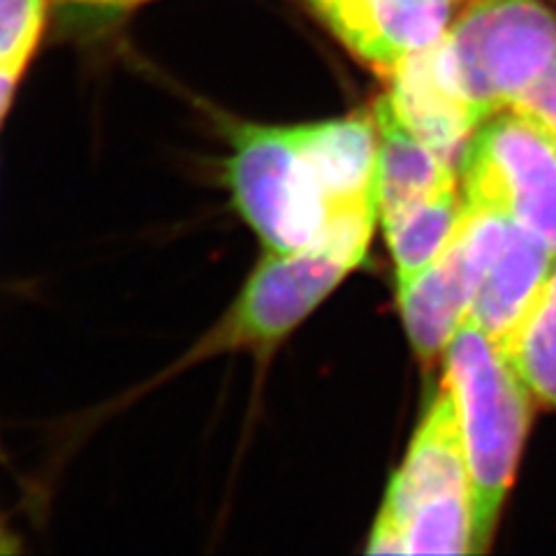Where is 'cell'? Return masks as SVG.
I'll return each mask as SVG.
<instances>
[{"instance_id":"obj_13","label":"cell","mask_w":556,"mask_h":556,"mask_svg":"<svg viewBox=\"0 0 556 556\" xmlns=\"http://www.w3.org/2000/svg\"><path fill=\"white\" fill-rule=\"evenodd\" d=\"M501 345L533 399L556 410V257Z\"/></svg>"},{"instance_id":"obj_17","label":"cell","mask_w":556,"mask_h":556,"mask_svg":"<svg viewBox=\"0 0 556 556\" xmlns=\"http://www.w3.org/2000/svg\"><path fill=\"white\" fill-rule=\"evenodd\" d=\"M22 549H24L22 535L10 527V521L5 519V515L0 513V556L20 554Z\"/></svg>"},{"instance_id":"obj_19","label":"cell","mask_w":556,"mask_h":556,"mask_svg":"<svg viewBox=\"0 0 556 556\" xmlns=\"http://www.w3.org/2000/svg\"><path fill=\"white\" fill-rule=\"evenodd\" d=\"M311 3H313V8H316V5H320V3H323V0H311Z\"/></svg>"},{"instance_id":"obj_12","label":"cell","mask_w":556,"mask_h":556,"mask_svg":"<svg viewBox=\"0 0 556 556\" xmlns=\"http://www.w3.org/2000/svg\"><path fill=\"white\" fill-rule=\"evenodd\" d=\"M464 208V195H459L457 186H450L404 208L402 214L380 220L394 260L396 290L408 286L445 251Z\"/></svg>"},{"instance_id":"obj_10","label":"cell","mask_w":556,"mask_h":556,"mask_svg":"<svg viewBox=\"0 0 556 556\" xmlns=\"http://www.w3.org/2000/svg\"><path fill=\"white\" fill-rule=\"evenodd\" d=\"M554 257L541 237L510 220L484 267L466 320L503 343L545 281Z\"/></svg>"},{"instance_id":"obj_20","label":"cell","mask_w":556,"mask_h":556,"mask_svg":"<svg viewBox=\"0 0 556 556\" xmlns=\"http://www.w3.org/2000/svg\"><path fill=\"white\" fill-rule=\"evenodd\" d=\"M457 3H462V0H457Z\"/></svg>"},{"instance_id":"obj_3","label":"cell","mask_w":556,"mask_h":556,"mask_svg":"<svg viewBox=\"0 0 556 556\" xmlns=\"http://www.w3.org/2000/svg\"><path fill=\"white\" fill-rule=\"evenodd\" d=\"M378 204L339 214L306 247L267 251L220 323L193 351L195 357L230 351L267 353L316 311L367 257Z\"/></svg>"},{"instance_id":"obj_6","label":"cell","mask_w":556,"mask_h":556,"mask_svg":"<svg viewBox=\"0 0 556 556\" xmlns=\"http://www.w3.org/2000/svg\"><path fill=\"white\" fill-rule=\"evenodd\" d=\"M459 174L468 206L508 216L556 253V135L501 110L468 139Z\"/></svg>"},{"instance_id":"obj_11","label":"cell","mask_w":556,"mask_h":556,"mask_svg":"<svg viewBox=\"0 0 556 556\" xmlns=\"http://www.w3.org/2000/svg\"><path fill=\"white\" fill-rule=\"evenodd\" d=\"M376 126V202L378 218L402 214L443 188L457 186V167L425 144L386 100L374 108Z\"/></svg>"},{"instance_id":"obj_8","label":"cell","mask_w":556,"mask_h":556,"mask_svg":"<svg viewBox=\"0 0 556 556\" xmlns=\"http://www.w3.org/2000/svg\"><path fill=\"white\" fill-rule=\"evenodd\" d=\"M388 77L390 89L382 100L406 128L459 169L468 139L484 118L462 91L445 35L399 63Z\"/></svg>"},{"instance_id":"obj_9","label":"cell","mask_w":556,"mask_h":556,"mask_svg":"<svg viewBox=\"0 0 556 556\" xmlns=\"http://www.w3.org/2000/svg\"><path fill=\"white\" fill-rule=\"evenodd\" d=\"M457 0H325L318 14L355 56L378 73L441 40Z\"/></svg>"},{"instance_id":"obj_18","label":"cell","mask_w":556,"mask_h":556,"mask_svg":"<svg viewBox=\"0 0 556 556\" xmlns=\"http://www.w3.org/2000/svg\"><path fill=\"white\" fill-rule=\"evenodd\" d=\"M73 3H89V5H132L142 0H73Z\"/></svg>"},{"instance_id":"obj_7","label":"cell","mask_w":556,"mask_h":556,"mask_svg":"<svg viewBox=\"0 0 556 556\" xmlns=\"http://www.w3.org/2000/svg\"><path fill=\"white\" fill-rule=\"evenodd\" d=\"M508 223V216L466 204L445 251L408 286L399 288V308L420 359L431 362L445 353L466 323L484 267Z\"/></svg>"},{"instance_id":"obj_16","label":"cell","mask_w":556,"mask_h":556,"mask_svg":"<svg viewBox=\"0 0 556 556\" xmlns=\"http://www.w3.org/2000/svg\"><path fill=\"white\" fill-rule=\"evenodd\" d=\"M22 79L24 77L10 73V70H5V67H0V130H3L5 121L14 108L16 91H20Z\"/></svg>"},{"instance_id":"obj_1","label":"cell","mask_w":556,"mask_h":556,"mask_svg":"<svg viewBox=\"0 0 556 556\" xmlns=\"http://www.w3.org/2000/svg\"><path fill=\"white\" fill-rule=\"evenodd\" d=\"M225 177L267 251L306 247L348 208L378 204L374 116L237 128Z\"/></svg>"},{"instance_id":"obj_15","label":"cell","mask_w":556,"mask_h":556,"mask_svg":"<svg viewBox=\"0 0 556 556\" xmlns=\"http://www.w3.org/2000/svg\"><path fill=\"white\" fill-rule=\"evenodd\" d=\"M508 110L529 116L535 124H541L545 130L556 135V56L545 67V73Z\"/></svg>"},{"instance_id":"obj_14","label":"cell","mask_w":556,"mask_h":556,"mask_svg":"<svg viewBox=\"0 0 556 556\" xmlns=\"http://www.w3.org/2000/svg\"><path fill=\"white\" fill-rule=\"evenodd\" d=\"M47 28V0H0V67L24 77Z\"/></svg>"},{"instance_id":"obj_5","label":"cell","mask_w":556,"mask_h":556,"mask_svg":"<svg viewBox=\"0 0 556 556\" xmlns=\"http://www.w3.org/2000/svg\"><path fill=\"white\" fill-rule=\"evenodd\" d=\"M462 91L486 121L508 110L556 56V12L543 0H471L445 33Z\"/></svg>"},{"instance_id":"obj_2","label":"cell","mask_w":556,"mask_h":556,"mask_svg":"<svg viewBox=\"0 0 556 556\" xmlns=\"http://www.w3.org/2000/svg\"><path fill=\"white\" fill-rule=\"evenodd\" d=\"M443 380L455 399L471 476L473 554L494 541L533 415V394L503 345L466 320L445 348Z\"/></svg>"},{"instance_id":"obj_4","label":"cell","mask_w":556,"mask_h":556,"mask_svg":"<svg viewBox=\"0 0 556 556\" xmlns=\"http://www.w3.org/2000/svg\"><path fill=\"white\" fill-rule=\"evenodd\" d=\"M367 552L473 554L471 476L445 380L390 480Z\"/></svg>"}]
</instances>
